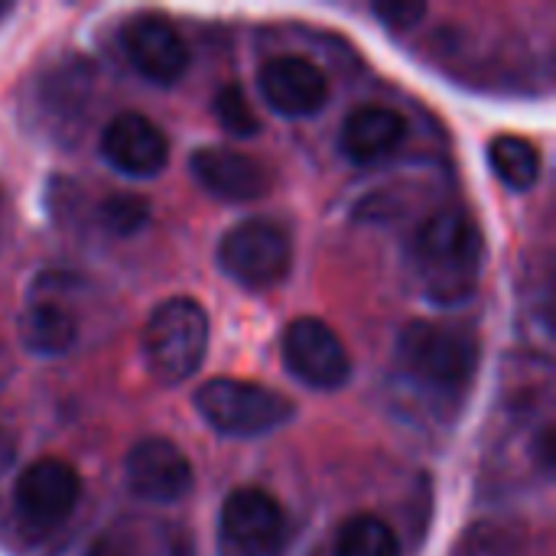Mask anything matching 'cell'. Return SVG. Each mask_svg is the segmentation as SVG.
<instances>
[{
    "label": "cell",
    "mask_w": 556,
    "mask_h": 556,
    "mask_svg": "<svg viewBox=\"0 0 556 556\" xmlns=\"http://www.w3.org/2000/svg\"><path fill=\"white\" fill-rule=\"evenodd\" d=\"M485 261V238L463 208L433 212L414 235L410 264L433 303H459L476 293Z\"/></svg>",
    "instance_id": "cell-1"
},
{
    "label": "cell",
    "mask_w": 556,
    "mask_h": 556,
    "mask_svg": "<svg viewBox=\"0 0 556 556\" xmlns=\"http://www.w3.org/2000/svg\"><path fill=\"white\" fill-rule=\"evenodd\" d=\"M394 352L401 371L414 384L446 397L463 394L479 371L476 339L446 323H427V319L407 323L397 336Z\"/></svg>",
    "instance_id": "cell-2"
},
{
    "label": "cell",
    "mask_w": 556,
    "mask_h": 556,
    "mask_svg": "<svg viewBox=\"0 0 556 556\" xmlns=\"http://www.w3.org/2000/svg\"><path fill=\"white\" fill-rule=\"evenodd\" d=\"M140 352L147 371L160 384L189 381L208 352V316L189 296L160 303L140 332Z\"/></svg>",
    "instance_id": "cell-3"
},
{
    "label": "cell",
    "mask_w": 556,
    "mask_h": 556,
    "mask_svg": "<svg viewBox=\"0 0 556 556\" xmlns=\"http://www.w3.org/2000/svg\"><path fill=\"white\" fill-rule=\"evenodd\" d=\"M199 417L225 437H264L293 420V404L280 391H270L241 378H215L195 391Z\"/></svg>",
    "instance_id": "cell-4"
},
{
    "label": "cell",
    "mask_w": 556,
    "mask_h": 556,
    "mask_svg": "<svg viewBox=\"0 0 556 556\" xmlns=\"http://www.w3.org/2000/svg\"><path fill=\"white\" fill-rule=\"evenodd\" d=\"M218 267L244 290H274L293 267V241L277 222L244 218L225 231Z\"/></svg>",
    "instance_id": "cell-5"
},
{
    "label": "cell",
    "mask_w": 556,
    "mask_h": 556,
    "mask_svg": "<svg viewBox=\"0 0 556 556\" xmlns=\"http://www.w3.org/2000/svg\"><path fill=\"white\" fill-rule=\"evenodd\" d=\"M287 544V515L264 489H238L218 515L222 556H280Z\"/></svg>",
    "instance_id": "cell-6"
},
{
    "label": "cell",
    "mask_w": 556,
    "mask_h": 556,
    "mask_svg": "<svg viewBox=\"0 0 556 556\" xmlns=\"http://www.w3.org/2000/svg\"><path fill=\"white\" fill-rule=\"evenodd\" d=\"M280 352L287 371L313 391H339L352 378V358L342 339L316 316L293 319L283 329Z\"/></svg>",
    "instance_id": "cell-7"
},
{
    "label": "cell",
    "mask_w": 556,
    "mask_h": 556,
    "mask_svg": "<svg viewBox=\"0 0 556 556\" xmlns=\"http://www.w3.org/2000/svg\"><path fill=\"white\" fill-rule=\"evenodd\" d=\"M127 489L150 505H176L192 492V463L189 456L163 437L140 440L124 463Z\"/></svg>",
    "instance_id": "cell-8"
},
{
    "label": "cell",
    "mask_w": 556,
    "mask_h": 556,
    "mask_svg": "<svg viewBox=\"0 0 556 556\" xmlns=\"http://www.w3.org/2000/svg\"><path fill=\"white\" fill-rule=\"evenodd\" d=\"M81 498V479L78 472L62 463V459H36L29 463L16 485H13V502L16 511L26 525L33 528H55L62 525Z\"/></svg>",
    "instance_id": "cell-9"
},
{
    "label": "cell",
    "mask_w": 556,
    "mask_h": 556,
    "mask_svg": "<svg viewBox=\"0 0 556 556\" xmlns=\"http://www.w3.org/2000/svg\"><path fill=\"white\" fill-rule=\"evenodd\" d=\"M121 42L134 72L153 85H176L189 68V46L182 33L160 13H140L127 20Z\"/></svg>",
    "instance_id": "cell-10"
},
{
    "label": "cell",
    "mask_w": 556,
    "mask_h": 556,
    "mask_svg": "<svg viewBox=\"0 0 556 556\" xmlns=\"http://www.w3.org/2000/svg\"><path fill=\"white\" fill-rule=\"evenodd\" d=\"M195 182L222 202H257L270 192V169L231 147H202L189 160Z\"/></svg>",
    "instance_id": "cell-11"
},
{
    "label": "cell",
    "mask_w": 556,
    "mask_h": 556,
    "mask_svg": "<svg viewBox=\"0 0 556 556\" xmlns=\"http://www.w3.org/2000/svg\"><path fill=\"white\" fill-rule=\"evenodd\" d=\"M101 153L117 173L130 179H150L166 166L169 143H166V134L150 117L127 111V114H117L104 127Z\"/></svg>",
    "instance_id": "cell-12"
},
{
    "label": "cell",
    "mask_w": 556,
    "mask_h": 556,
    "mask_svg": "<svg viewBox=\"0 0 556 556\" xmlns=\"http://www.w3.org/2000/svg\"><path fill=\"white\" fill-rule=\"evenodd\" d=\"M264 101L283 117H309L329 98V78L319 65L300 55H277L257 75Z\"/></svg>",
    "instance_id": "cell-13"
},
{
    "label": "cell",
    "mask_w": 556,
    "mask_h": 556,
    "mask_svg": "<svg viewBox=\"0 0 556 556\" xmlns=\"http://www.w3.org/2000/svg\"><path fill=\"white\" fill-rule=\"evenodd\" d=\"M407 137V121L381 104H365L358 111H352L342 124L339 134V147L352 163H378L384 156H391Z\"/></svg>",
    "instance_id": "cell-14"
},
{
    "label": "cell",
    "mask_w": 556,
    "mask_h": 556,
    "mask_svg": "<svg viewBox=\"0 0 556 556\" xmlns=\"http://www.w3.org/2000/svg\"><path fill=\"white\" fill-rule=\"evenodd\" d=\"M88 556H192L186 534L156 518H124L98 534Z\"/></svg>",
    "instance_id": "cell-15"
},
{
    "label": "cell",
    "mask_w": 556,
    "mask_h": 556,
    "mask_svg": "<svg viewBox=\"0 0 556 556\" xmlns=\"http://www.w3.org/2000/svg\"><path fill=\"white\" fill-rule=\"evenodd\" d=\"M75 339H78L75 316L52 300H36L20 316V342L26 352L39 355V358L65 355L75 345Z\"/></svg>",
    "instance_id": "cell-16"
},
{
    "label": "cell",
    "mask_w": 556,
    "mask_h": 556,
    "mask_svg": "<svg viewBox=\"0 0 556 556\" xmlns=\"http://www.w3.org/2000/svg\"><path fill=\"white\" fill-rule=\"evenodd\" d=\"M489 166L515 192H528L541 179V153L518 134H502L489 143Z\"/></svg>",
    "instance_id": "cell-17"
},
{
    "label": "cell",
    "mask_w": 556,
    "mask_h": 556,
    "mask_svg": "<svg viewBox=\"0 0 556 556\" xmlns=\"http://www.w3.org/2000/svg\"><path fill=\"white\" fill-rule=\"evenodd\" d=\"M336 556H401L394 528L375 515H355L336 538Z\"/></svg>",
    "instance_id": "cell-18"
},
{
    "label": "cell",
    "mask_w": 556,
    "mask_h": 556,
    "mask_svg": "<svg viewBox=\"0 0 556 556\" xmlns=\"http://www.w3.org/2000/svg\"><path fill=\"white\" fill-rule=\"evenodd\" d=\"M212 111H215V121L231 134V137H257L261 130V121L248 101V94L238 88V85H225L215 101H212Z\"/></svg>",
    "instance_id": "cell-19"
},
{
    "label": "cell",
    "mask_w": 556,
    "mask_h": 556,
    "mask_svg": "<svg viewBox=\"0 0 556 556\" xmlns=\"http://www.w3.org/2000/svg\"><path fill=\"white\" fill-rule=\"evenodd\" d=\"M150 218V202L143 195H134V192H121V195H111L101 202V222L111 235H134L147 225Z\"/></svg>",
    "instance_id": "cell-20"
},
{
    "label": "cell",
    "mask_w": 556,
    "mask_h": 556,
    "mask_svg": "<svg viewBox=\"0 0 556 556\" xmlns=\"http://www.w3.org/2000/svg\"><path fill=\"white\" fill-rule=\"evenodd\" d=\"M375 16L391 29H414L427 16V3H420V0H384V3H375Z\"/></svg>",
    "instance_id": "cell-21"
},
{
    "label": "cell",
    "mask_w": 556,
    "mask_h": 556,
    "mask_svg": "<svg viewBox=\"0 0 556 556\" xmlns=\"http://www.w3.org/2000/svg\"><path fill=\"white\" fill-rule=\"evenodd\" d=\"M13 459V443H10V437H7V430L0 427V469L7 466Z\"/></svg>",
    "instance_id": "cell-22"
}]
</instances>
